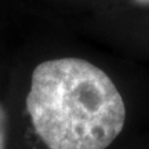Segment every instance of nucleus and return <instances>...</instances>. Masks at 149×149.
<instances>
[{
	"label": "nucleus",
	"instance_id": "obj_3",
	"mask_svg": "<svg viewBox=\"0 0 149 149\" xmlns=\"http://www.w3.org/2000/svg\"><path fill=\"white\" fill-rule=\"evenodd\" d=\"M135 3L138 4H144V6H149V0H134Z\"/></svg>",
	"mask_w": 149,
	"mask_h": 149
},
{
	"label": "nucleus",
	"instance_id": "obj_1",
	"mask_svg": "<svg viewBox=\"0 0 149 149\" xmlns=\"http://www.w3.org/2000/svg\"><path fill=\"white\" fill-rule=\"evenodd\" d=\"M26 111L47 149H107L126 123V105L113 80L73 57L33 69Z\"/></svg>",
	"mask_w": 149,
	"mask_h": 149
},
{
	"label": "nucleus",
	"instance_id": "obj_2",
	"mask_svg": "<svg viewBox=\"0 0 149 149\" xmlns=\"http://www.w3.org/2000/svg\"><path fill=\"white\" fill-rule=\"evenodd\" d=\"M7 146V113L0 104V149Z\"/></svg>",
	"mask_w": 149,
	"mask_h": 149
}]
</instances>
